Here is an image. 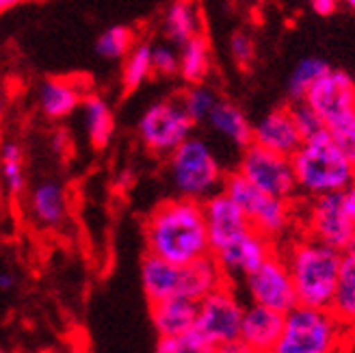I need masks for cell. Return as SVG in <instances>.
Instances as JSON below:
<instances>
[{"label": "cell", "mask_w": 355, "mask_h": 353, "mask_svg": "<svg viewBox=\"0 0 355 353\" xmlns=\"http://www.w3.org/2000/svg\"><path fill=\"white\" fill-rule=\"evenodd\" d=\"M146 252L173 264L212 256L202 202L171 198L152 208L144 223Z\"/></svg>", "instance_id": "1"}, {"label": "cell", "mask_w": 355, "mask_h": 353, "mask_svg": "<svg viewBox=\"0 0 355 353\" xmlns=\"http://www.w3.org/2000/svg\"><path fill=\"white\" fill-rule=\"evenodd\" d=\"M279 254L286 260V267L291 271L297 304L329 310L336 286H338L343 250H336V247L306 234L295 239Z\"/></svg>", "instance_id": "2"}, {"label": "cell", "mask_w": 355, "mask_h": 353, "mask_svg": "<svg viewBox=\"0 0 355 353\" xmlns=\"http://www.w3.org/2000/svg\"><path fill=\"white\" fill-rule=\"evenodd\" d=\"M291 161L299 193L310 200L345 191L355 182V167L327 130L306 139Z\"/></svg>", "instance_id": "3"}, {"label": "cell", "mask_w": 355, "mask_h": 353, "mask_svg": "<svg viewBox=\"0 0 355 353\" xmlns=\"http://www.w3.org/2000/svg\"><path fill=\"white\" fill-rule=\"evenodd\" d=\"M167 175L178 198L204 202L223 189L225 171L202 137H189L167 156Z\"/></svg>", "instance_id": "4"}, {"label": "cell", "mask_w": 355, "mask_h": 353, "mask_svg": "<svg viewBox=\"0 0 355 353\" xmlns=\"http://www.w3.org/2000/svg\"><path fill=\"white\" fill-rule=\"evenodd\" d=\"M349 329L331 310L297 306L284 319L282 336L271 353H338Z\"/></svg>", "instance_id": "5"}, {"label": "cell", "mask_w": 355, "mask_h": 353, "mask_svg": "<svg viewBox=\"0 0 355 353\" xmlns=\"http://www.w3.org/2000/svg\"><path fill=\"white\" fill-rule=\"evenodd\" d=\"M232 198L241 210L250 219L254 230L269 236L271 241H277L284 232L288 230L293 221V206L286 200H277L269 193L256 189L250 180L243 178L239 171L225 173L223 189Z\"/></svg>", "instance_id": "6"}, {"label": "cell", "mask_w": 355, "mask_h": 353, "mask_svg": "<svg viewBox=\"0 0 355 353\" xmlns=\"http://www.w3.org/2000/svg\"><path fill=\"white\" fill-rule=\"evenodd\" d=\"M191 117L182 109L180 100H158L141 113L137 121V137L150 154L169 156L180 148L189 137H193Z\"/></svg>", "instance_id": "7"}, {"label": "cell", "mask_w": 355, "mask_h": 353, "mask_svg": "<svg viewBox=\"0 0 355 353\" xmlns=\"http://www.w3.org/2000/svg\"><path fill=\"white\" fill-rule=\"evenodd\" d=\"M243 312L245 306L234 291V284L225 282L223 286L198 304V321L193 329L215 349H219L227 343L239 341Z\"/></svg>", "instance_id": "8"}, {"label": "cell", "mask_w": 355, "mask_h": 353, "mask_svg": "<svg viewBox=\"0 0 355 353\" xmlns=\"http://www.w3.org/2000/svg\"><path fill=\"white\" fill-rule=\"evenodd\" d=\"M236 171L250 180L256 189L269 193L277 200L293 202L299 196L293 161L288 156L264 150L256 144L245 148Z\"/></svg>", "instance_id": "9"}, {"label": "cell", "mask_w": 355, "mask_h": 353, "mask_svg": "<svg viewBox=\"0 0 355 353\" xmlns=\"http://www.w3.org/2000/svg\"><path fill=\"white\" fill-rule=\"evenodd\" d=\"M243 286L252 304L264 306L269 310L288 314L297 308V293L286 260L279 252H275L269 260L262 262L256 271H252L243 279Z\"/></svg>", "instance_id": "10"}, {"label": "cell", "mask_w": 355, "mask_h": 353, "mask_svg": "<svg viewBox=\"0 0 355 353\" xmlns=\"http://www.w3.org/2000/svg\"><path fill=\"white\" fill-rule=\"evenodd\" d=\"M306 102L325 121V128L355 113V80L345 69H329L318 78L306 96Z\"/></svg>", "instance_id": "11"}, {"label": "cell", "mask_w": 355, "mask_h": 353, "mask_svg": "<svg viewBox=\"0 0 355 353\" xmlns=\"http://www.w3.org/2000/svg\"><path fill=\"white\" fill-rule=\"evenodd\" d=\"M275 252H277L275 241H271L269 236L260 234L252 227L250 232H245L241 239L230 243L221 252L212 256H215L225 279L230 284H234V282H243L252 271H256L260 264L269 260Z\"/></svg>", "instance_id": "12"}, {"label": "cell", "mask_w": 355, "mask_h": 353, "mask_svg": "<svg viewBox=\"0 0 355 353\" xmlns=\"http://www.w3.org/2000/svg\"><path fill=\"white\" fill-rule=\"evenodd\" d=\"M306 234L336 247V250H345L353 241L355 225L347 219L343 210L340 191L310 200L306 213Z\"/></svg>", "instance_id": "13"}, {"label": "cell", "mask_w": 355, "mask_h": 353, "mask_svg": "<svg viewBox=\"0 0 355 353\" xmlns=\"http://www.w3.org/2000/svg\"><path fill=\"white\" fill-rule=\"evenodd\" d=\"M204 206V219L210 241V254L221 252L223 247L241 239L245 232L252 230V223L241 206L227 196L225 191H219L215 196L202 202Z\"/></svg>", "instance_id": "14"}, {"label": "cell", "mask_w": 355, "mask_h": 353, "mask_svg": "<svg viewBox=\"0 0 355 353\" xmlns=\"http://www.w3.org/2000/svg\"><path fill=\"white\" fill-rule=\"evenodd\" d=\"M254 144L264 150L293 158L301 144H304V137H301L293 119L291 107H277L264 113L254 123Z\"/></svg>", "instance_id": "15"}, {"label": "cell", "mask_w": 355, "mask_h": 353, "mask_svg": "<svg viewBox=\"0 0 355 353\" xmlns=\"http://www.w3.org/2000/svg\"><path fill=\"white\" fill-rule=\"evenodd\" d=\"M141 286H144L148 304H158L169 297H180L182 267L146 252L141 258Z\"/></svg>", "instance_id": "16"}, {"label": "cell", "mask_w": 355, "mask_h": 353, "mask_svg": "<svg viewBox=\"0 0 355 353\" xmlns=\"http://www.w3.org/2000/svg\"><path fill=\"white\" fill-rule=\"evenodd\" d=\"M284 319H286V314L269 310L264 306H258V304L247 306L243 312L239 338L260 353H271V349L282 336Z\"/></svg>", "instance_id": "17"}, {"label": "cell", "mask_w": 355, "mask_h": 353, "mask_svg": "<svg viewBox=\"0 0 355 353\" xmlns=\"http://www.w3.org/2000/svg\"><path fill=\"white\" fill-rule=\"evenodd\" d=\"M28 213L33 221L46 227L57 230L67 219V193L59 180H42L28 193Z\"/></svg>", "instance_id": "18"}, {"label": "cell", "mask_w": 355, "mask_h": 353, "mask_svg": "<svg viewBox=\"0 0 355 353\" xmlns=\"http://www.w3.org/2000/svg\"><path fill=\"white\" fill-rule=\"evenodd\" d=\"M150 319L158 338L180 336L195 327L198 321V302L187 297H169L158 304H150Z\"/></svg>", "instance_id": "19"}, {"label": "cell", "mask_w": 355, "mask_h": 353, "mask_svg": "<svg viewBox=\"0 0 355 353\" xmlns=\"http://www.w3.org/2000/svg\"><path fill=\"white\" fill-rule=\"evenodd\" d=\"M85 96L83 85L74 78H46L40 85L37 104L48 119H65L80 107Z\"/></svg>", "instance_id": "20"}, {"label": "cell", "mask_w": 355, "mask_h": 353, "mask_svg": "<svg viewBox=\"0 0 355 353\" xmlns=\"http://www.w3.org/2000/svg\"><path fill=\"white\" fill-rule=\"evenodd\" d=\"M206 123L239 150H245L254 144V123L247 119L245 111L239 104L230 100H219Z\"/></svg>", "instance_id": "21"}, {"label": "cell", "mask_w": 355, "mask_h": 353, "mask_svg": "<svg viewBox=\"0 0 355 353\" xmlns=\"http://www.w3.org/2000/svg\"><path fill=\"white\" fill-rule=\"evenodd\" d=\"M225 275L219 269L215 256L200 258L191 264H182V286L180 297H187L191 302H202L204 297L215 293L219 286L225 284Z\"/></svg>", "instance_id": "22"}, {"label": "cell", "mask_w": 355, "mask_h": 353, "mask_svg": "<svg viewBox=\"0 0 355 353\" xmlns=\"http://www.w3.org/2000/svg\"><path fill=\"white\" fill-rule=\"evenodd\" d=\"M163 31L171 46H184L195 35L202 33V13L195 0H171L165 17Z\"/></svg>", "instance_id": "23"}, {"label": "cell", "mask_w": 355, "mask_h": 353, "mask_svg": "<svg viewBox=\"0 0 355 353\" xmlns=\"http://www.w3.org/2000/svg\"><path fill=\"white\" fill-rule=\"evenodd\" d=\"M329 310L349 332L355 329V236L343 250L338 286Z\"/></svg>", "instance_id": "24"}, {"label": "cell", "mask_w": 355, "mask_h": 353, "mask_svg": "<svg viewBox=\"0 0 355 353\" xmlns=\"http://www.w3.org/2000/svg\"><path fill=\"white\" fill-rule=\"evenodd\" d=\"M80 109H83V121H85L89 144L96 150H104L111 144L115 132V115L111 104L98 94H87Z\"/></svg>", "instance_id": "25"}, {"label": "cell", "mask_w": 355, "mask_h": 353, "mask_svg": "<svg viewBox=\"0 0 355 353\" xmlns=\"http://www.w3.org/2000/svg\"><path fill=\"white\" fill-rule=\"evenodd\" d=\"M178 55H180V72H178V76H182V80L189 85L206 83L212 67V57H210V42L204 33L195 35L193 40L180 46Z\"/></svg>", "instance_id": "26"}, {"label": "cell", "mask_w": 355, "mask_h": 353, "mask_svg": "<svg viewBox=\"0 0 355 353\" xmlns=\"http://www.w3.org/2000/svg\"><path fill=\"white\" fill-rule=\"evenodd\" d=\"M331 69V65L321 59V57H304L301 59L288 74V80H286V94L291 98V102H304L308 92L312 89V85L325 76Z\"/></svg>", "instance_id": "27"}, {"label": "cell", "mask_w": 355, "mask_h": 353, "mask_svg": "<svg viewBox=\"0 0 355 353\" xmlns=\"http://www.w3.org/2000/svg\"><path fill=\"white\" fill-rule=\"evenodd\" d=\"M154 74L152 67V44L137 42V46L128 52L121 65V87L123 92H137L150 76Z\"/></svg>", "instance_id": "28"}, {"label": "cell", "mask_w": 355, "mask_h": 353, "mask_svg": "<svg viewBox=\"0 0 355 353\" xmlns=\"http://www.w3.org/2000/svg\"><path fill=\"white\" fill-rule=\"evenodd\" d=\"M0 175H3L5 191L11 198H20L26 189L24 154L15 141H5L0 146Z\"/></svg>", "instance_id": "29"}, {"label": "cell", "mask_w": 355, "mask_h": 353, "mask_svg": "<svg viewBox=\"0 0 355 353\" xmlns=\"http://www.w3.org/2000/svg\"><path fill=\"white\" fill-rule=\"evenodd\" d=\"M135 46H137V33L123 24L104 28L96 40V52L102 59L109 61H123Z\"/></svg>", "instance_id": "30"}, {"label": "cell", "mask_w": 355, "mask_h": 353, "mask_svg": "<svg viewBox=\"0 0 355 353\" xmlns=\"http://www.w3.org/2000/svg\"><path fill=\"white\" fill-rule=\"evenodd\" d=\"M219 100H221L219 94L206 83L189 85V89H184V94L180 96L182 109L187 111L193 123H206L210 113L215 111V107L219 104Z\"/></svg>", "instance_id": "31"}, {"label": "cell", "mask_w": 355, "mask_h": 353, "mask_svg": "<svg viewBox=\"0 0 355 353\" xmlns=\"http://www.w3.org/2000/svg\"><path fill=\"white\" fill-rule=\"evenodd\" d=\"M154 353H217V349L195 329H191L187 334H180V336L158 338Z\"/></svg>", "instance_id": "32"}, {"label": "cell", "mask_w": 355, "mask_h": 353, "mask_svg": "<svg viewBox=\"0 0 355 353\" xmlns=\"http://www.w3.org/2000/svg\"><path fill=\"white\" fill-rule=\"evenodd\" d=\"M230 55H232V61L239 65V69H250L256 61V40L250 31L245 28H236L232 35H230Z\"/></svg>", "instance_id": "33"}, {"label": "cell", "mask_w": 355, "mask_h": 353, "mask_svg": "<svg viewBox=\"0 0 355 353\" xmlns=\"http://www.w3.org/2000/svg\"><path fill=\"white\" fill-rule=\"evenodd\" d=\"M291 113H293V119L297 123L301 137H304V141L310 139V137H314V135H318V132L327 130L325 128V121L318 117V113L310 107L306 100L291 104Z\"/></svg>", "instance_id": "34"}, {"label": "cell", "mask_w": 355, "mask_h": 353, "mask_svg": "<svg viewBox=\"0 0 355 353\" xmlns=\"http://www.w3.org/2000/svg\"><path fill=\"white\" fill-rule=\"evenodd\" d=\"M327 132L331 135V139L336 141V146L343 150V154L351 161V165L355 167V113L338 119L336 123L327 128Z\"/></svg>", "instance_id": "35"}, {"label": "cell", "mask_w": 355, "mask_h": 353, "mask_svg": "<svg viewBox=\"0 0 355 353\" xmlns=\"http://www.w3.org/2000/svg\"><path fill=\"white\" fill-rule=\"evenodd\" d=\"M152 67L158 76H175L180 72V55L171 44H156L152 46Z\"/></svg>", "instance_id": "36"}, {"label": "cell", "mask_w": 355, "mask_h": 353, "mask_svg": "<svg viewBox=\"0 0 355 353\" xmlns=\"http://www.w3.org/2000/svg\"><path fill=\"white\" fill-rule=\"evenodd\" d=\"M340 204H343L347 219L355 225V182L347 187L345 191H340Z\"/></svg>", "instance_id": "37"}, {"label": "cell", "mask_w": 355, "mask_h": 353, "mask_svg": "<svg viewBox=\"0 0 355 353\" xmlns=\"http://www.w3.org/2000/svg\"><path fill=\"white\" fill-rule=\"evenodd\" d=\"M312 11L316 15H321V17H329L334 15L336 11H338V5H340V0H308Z\"/></svg>", "instance_id": "38"}, {"label": "cell", "mask_w": 355, "mask_h": 353, "mask_svg": "<svg viewBox=\"0 0 355 353\" xmlns=\"http://www.w3.org/2000/svg\"><path fill=\"white\" fill-rule=\"evenodd\" d=\"M217 353H260V351H256L254 347H250V345L243 343V341L239 338V341H234V343H227V345L219 347Z\"/></svg>", "instance_id": "39"}, {"label": "cell", "mask_w": 355, "mask_h": 353, "mask_svg": "<svg viewBox=\"0 0 355 353\" xmlns=\"http://www.w3.org/2000/svg\"><path fill=\"white\" fill-rule=\"evenodd\" d=\"M15 286V275L11 271H0V291L9 293Z\"/></svg>", "instance_id": "40"}, {"label": "cell", "mask_w": 355, "mask_h": 353, "mask_svg": "<svg viewBox=\"0 0 355 353\" xmlns=\"http://www.w3.org/2000/svg\"><path fill=\"white\" fill-rule=\"evenodd\" d=\"M22 3H24V0H0V13H5V11L22 5Z\"/></svg>", "instance_id": "41"}, {"label": "cell", "mask_w": 355, "mask_h": 353, "mask_svg": "<svg viewBox=\"0 0 355 353\" xmlns=\"http://www.w3.org/2000/svg\"><path fill=\"white\" fill-rule=\"evenodd\" d=\"M340 3H343L345 7H349L351 11H355V0H340Z\"/></svg>", "instance_id": "42"}, {"label": "cell", "mask_w": 355, "mask_h": 353, "mask_svg": "<svg viewBox=\"0 0 355 353\" xmlns=\"http://www.w3.org/2000/svg\"><path fill=\"white\" fill-rule=\"evenodd\" d=\"M247 3H254V5H260V3H264V0H247Z\"/></svg>", "instance_id": "43"}, {"label": "cell", "mask_w": 355, "mask_h": 353, "mask_svg": "<svg viewBox=\"0 0 355 353\" xmlns=\"http://www.w3.org/2000/svg\"><path fill=\"white\" fill-rule=\"evenodd\" d=\"M0 113H3V98H0Z\"/></svg>", "instance_id": "44"}, {"label": "cell", "mask_w": 355, "mask_h": 353, "mask_svg": "<svg viewBox=\"0 0 355 353\" xmlns=\"http://www.w3.org/2000/svg\"><path fill=\"white\" fill-rule=\"evenodd\" d=\"M40 353H48V351H40Z\"/></svg>", "instance_id": "45"}, {"label": "cell", "mask_w": 355, "mask_h": 353, "mask_svg": "<svg viewBox=\"0 0 355 353\" xmlns=\"http://www.w3.org/2000/svg\"><path fill=\"white\" fill-rule=\"evenodd\" d=\"M0 353H7V351H0Z\"/></svg>", "instance_id": "46"}]
</instances>
